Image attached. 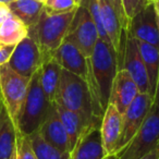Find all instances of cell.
<instances>
[{
  "label": "cell",
  "instance_id": "cell-31",
  "mask_svg": "<svg viewBox=\"0 0 159 159\" xmlns=\"http://www.w3.org/2000/svg\"><path fill=\"white\" fill-rule=\"evenodd\" d=\"M139 159H159V145L156 146L152 152H149L147 155H145Z\"/></svg>",
  "mask_w": 159,
  "mask_h": 159
},
{
  "label": "cell",
  "instance_id": "cell-9",
  "mask_svg": "<svg viewBox=\"0 0 159 159\" xmlns=\"http://www.w3.org/2000/svg\"><path fill=\"white\" fill-rule=\"evenodd\" d=\"M43 62L44 57L37 43L29 35L16 46L8 64L19 74L31 79L40 69Z\"/></svg>",
  "mask_w": 159,
  "mask_h": 159
},
{
  "label": "cell",
  "instance_id": "cell-10",
  "mask_svg": "<svg viewBox=\"0 0 159 159\" xmlns=\"http://www.w3.org/2000/svg\"><path fill=\"white\" fill-rule=\"evenodd\" d=\"M124 69L132 76L134 82L139 87V93H145L150 95V85L148 79L147 70L143 58L139 50L136 39L126 33L125 44H124V52L122 58V63L119 70ZM152 96V95H150Z\"/></svg>",
  "mask_w": 159,
  "mask_h": 159
},
{
  "label": "cell",
  "instance_id": "cell-3",
  "mask_svg": "<svg viewBox=\"0 0 159 159\" xmlns=\"http://www.w3.org/2000/svg\"><path fill=\"white\" fill-rule=\"evenodd\" d=\"M75 11L50 14L44 9L37 23L29 29V35L37 43L44 60L52 57L55 51L66 39Z\"/></svg>",
  "mask_w": 159,
  "mask_h": 159
},
{
  "label": "cell",
  "instance_id": "cell-38",
  "mask_svg": "<svg viewBox=\"0 0 159 159\" xmlns=\"http://www.w3.org/2000/svg\"><path fill=\"white\" fill-rule=\"evenodd\" d=\"M0 109H1V102H0Z\"/></svg>",
  "mask_w": 159,
  "mask_h": 159
},
{
  "label": "cell",
  "instance_id": "cell-34",
  "mask_svg": "<svg viewBox=\"0 0 159 159\" xmlns=\"http://www.w3.org/2000/svg\"><path fill=\"white\" fill-rule=\"evenodd\" d=\"M13 0H0V3H2V5H6V6H8L10 2H12Z\"/></svg>",
  "mask_w": 159,
  "mask_h": 159
},
{
  "label": "cell",
  "instance_id": "cell-4",
  "mask_svg": "<svg viewBox=\"0 0 159 159\" xmlns=\"http://www.w3.org/2000/svg\"><path fill=\"white\" fill-rule=\"evenodd\" d=\"M31 79L19 74L9 64L0 66V98L16 131L23 105L26 99Z\"/></svg>",
  "mask_w": 159,
  "mask_h": 159
},
{
  "label": "cell",
  "instance_id": "cell-6",
  "mask_svg": "<svg viewBox=\"0 0 159 159\" xmlns=\"http://www.w3.org/2000/svg\"><path fill=\"white\" fill-rule=\"evenodd\" d=\"M159 145V108L152 105L139 130L117 155V159H139Z\"/></svg>",
  "mask_w": 159,
  "mask_h": 159
},
{
  "label": "cell",
  "instance_id": "cell-26",
  "mask_svg": "<svg viewBox=\"0 0 159 159\" xmlns=\"http://www.w3.org/2000/svg\"><path fill=\"white\" fill-rule=\"evenodd\" d=\"M80 7L75 0H47L44 9L50 14H62L73 12Z\"/></svg>",
  "mask_w": 159,
  "mask_h": 159
},
{
  "label": "cell",
  "instance_id": "cell-24",
  "mask_svg": "<svg viewBox=\"0 0 159 159\" xmlns=\"http://www.w3.org/2000/svg\"><path fill=\"white\" fill-rule=\"evenodd\" d=\"M37 159H69L70 152H64L47 142L40 133L35 131L29 135Z\"/></svg>",
  "mask_w": 159,
  "mask_h": 159
},
{
  "label": "cell",
  "instance_id": "cell-2",
  "mask_svg": "<svg viewBox=\"0 0 159 159\" xmlns=\"http://www.w3.org/2000/svg\"><path fill=\"white\" fill-rule=\"evenodd\" d=\"M55 102L81 115L89 123H100L94 116L93 100L89 85L82 77L62 69Z\"/></svg>",
  "mask_w": 159,
  "mask_h": 159
},
{
  "label": "cell",
  "instance_id": "cell-35",
  "mask_svg": "<svg viewBox=\"0 0 159 159\" xmlns=\"http://www.w3.org/2000/svg\"><path fill=\"white\" fill-rule=\"evenodd\" d=\"M105 159H117V157L113 155V156H108V157H106Z\"/></svg>",
  "mask_w": 159,
  "mask_h": 159
},
{
  "label": "cell",
  "instance_id": "cell-21",
  "mask_svg": "<svg viewBox=\"0 0 159 159\" xmlns=\"http://www.w3.org/2000/svg\"><path fill=\"white\" fill-rule=\"evenodd\" d=\"M29 36V27L10 12L0 25V45L16 46Z\"/></svg>",
  "mask_w": 159,
  "mask_h": 159
},
{
  "label": "cell",
  "instance_id": "cell-17",
  "mask_svg": "<svg viewBox=\"0 0 159 159\" xmlns=\"http://www.w3.org/2000/svg\"><path fill=\"white\" fill-rule=\"evenodd\" d=\"M38 132L47 142L52 144L53 146L59 148L60 150L64 152H71L68 135H66L63 124H62L61 120L58 116L53 102L51 105L50 109H49V112L45 121L43 122L42 125L38 129Z\"/></svg>",
  "mask_w": 159,
  "mask_h": 159
},
{
  "label": "cell",
  "instance_id": "cell-27",
  "mask_svg": "<svg viewBox=\"0 0 159 159\" xmlns=\"http://www.w3.org/2000/svg\"><path fill=\"white\" fill-rule=\"evenodd\" d=\"M16 159H37L32 147L30 136L16 131Z\"/></svg>",
  "mask_w": 159,
  "mask_h": 159
},
{
  "label": "cell",
  "instance_id": "cell-32",
  "mask_svg": "<svg viewBox=\"0 0 159 159\" xmlns=\"http://www.w3.org/2000/svg\"><path fill=\"white\" fill-rule=\"evenodd\" d=\"M152 105L159 108V74H158V80H157L156 91H155V95H154V104Z\"/></svg>",
  "mask_w": 159,
  "mask_h": 159
},
{
  "label": "cell",
  "instance_id": "cell-8",
  "mask_svg": "<svg viewBox=\"0 0 159 159\" xmlns=\"http://www.w3.org/2000/svg\"><path fill=\"white\" fill-rule=\"evenodd\" d=\"M154 104L149 94L139 93L122 115V131L116 149V156L125 147L139 130Z\"/></svg>",
  "mask_w": 159,
  "mask_h": 159
},
{
  "label": "cell",
  "instance_id": "cell-37",
  "mask_svg": "<svg viewBox=\"0 0 159 159\" xmlns=\"http://www.w3.org/2000/svg\"><path fill=\"white\" fill-rule=\"evenodd\" d=\"M75 1H76V2H77V3H79V5H80V1H81V0H75Z\"/></svg>",
  "mask_w": 159,
  "mask_h": 159
},
{
  "label": "cell",
  "instance_id": "cell-40",
  "mask_svg": "<svg viewBox=\"0 0 159 159\" xmlns=\"http://www.w3.org/2000/svg\"><path fill=\"white\" fill-rule=\"evenodd\" d=\"M0 102H1V98H0Z\"/></svg>",
  "mask_w": 159,
  "mask_h": 159
},
{
  "label": "cell",
  "instance_id": "cell-25",
  "mask_svg": "<svg viewBox=\"0 0 159 159\" xmlns=\"http://www.w3.org/2000/svg\"><path fill=\"white\" fill-rule=\"evenodd\" d=\"M80 6L84 7L85 9L89 12L94 23L96 24V27H97L98 34H99V39L104 40L107 44L111 45L110 40H109L108 36H107L106 32H105V30H104V26H102L99 0H81V1H80Z\"/></svg>",
  "mask_w": 159,
  "mask_h": 159
},
{
  "label": "cell",
  "instance_id": "cell-13",
  "mask_svg": "<svg viewBox=\"0 0 159 159\" xmlns=\"http://www.w3.org/2000/svg\"><path fill=\"white\" fill-rule=\"evenodd\" d=\"M53 59L66 70L89 82V58L72 42L64 39L53 53Z\"/></svg>",
  "mask_w": 159,
  "mask_h": 159
},
{
  "label": "cell",
  "instance_id": "cell-5",
  "mask_svg": "<svg viewBox=\"0 0 159 159\" xmlns=\"http://www.w3.org/2000/svg\"><path fill=\"white\" fill-rule=\"evenodd\" d=\"M52 102L47 99L39 82L38 71L31 77L26 99L19 119L18 130L30 135L37 131L45 121Z\"/></svg>",
  "mask_w": 159,
  "mask_h": 159
},
{
  "label": "cell",
  "instance_id": "cell-16",
  "mask_svg": "<svg viewBox=\"0 0 159 159\" xmlns=\"http://www.w3.org/2000/svg\"><path fill=\"white\" fill-rule=\"evenodd\" d=\"M122 131V115L113 105L108 104L100 122V135L107 156H116Z\"/></svg>",
  "mask_w": 159,
  "mask_h": 159
},
{
  "label": "cell",
  "instance_id": "cell-7",
  "mask_svg": "<svg viewBox=\"0 0 159 159\" xmlns=\"http://www.w3.org/2000/svg\"><path fill=\"white\" fill-rule=\"evenodd\" d=\"M66 39L72 42L87 58L93 53L99 34L89 12L82 6L75 11Z\"/></svg>",
  "mask_w": 159,
  "mask_h": 159
},
{
  "label": "cell",
  "instance_id": "cell-18",
  "mask_svg": "<svg viewBox=\"0 0 159 159\" xmlns=\"http://www.w3.org/2000/svg\"><path fill=\"white\" fill-rule=\"evenodd\" d=\"M56 107V110L58 112L60 120L64 126V130L68 135L69 144H70V149L72 150L74 145L76 144L79 137L81 136L85 130L93 125H99L100 123H89L79 113L66 109L64 107L60 106L57 102H53Z\"/></svg>",
  "mask_w": 159,
  "mask_h": 159
},
{
  "label": "cell",
  "instance_id": "cell-28",
  "mask_svg": "<svg viewBox=\"0 0 159 159\" xmlns=\"http://www.w3.org/2000/svg\"><path fill=\"white\" fill-rule=\"evenodd\" d=\"M123 6L124 12H125L126 19L129 23L130 21L136 16L139 12H141L148 3L152 2V0H121Z\"/></svg>",
  "mask_w": 159,
  "mask_h": 159
},
{
  "label": "cell",
  "instance_id": "cell-11",
  "mask_svg": "<svg viewBox=\"0 0 159 159\" xmlns=\"http://www.w3.org/2000/svg\"><path fill=\"white\" fill-rule=\"evenodd\" d=\"M126 33L136 40L159 48V25L152 1L130 21Z\"/></svg>",
  "mask_w": 159,
  "mask_h": 159
},
{
  "label": "cell",
  "instance_id": "cell-20",
  "mask_svg": "<svg viewBox=\"0 0 159 159\" xmlns=\"http://www.w3.org/2000/svg\"><path fill=\"white\" fill-rule=\"evenodd\" d=\"M16 131L1 104L0 109V159H16Z\"/></svg>",
  "mask_w": 159,
  "mask_h": 159
},
{
  "label": "cell",
  "instance_id": "cell-15",
  "mask_svg": "<svg viewBox=\"0 0 159 159\" xmlns=\"http://www.w3.org/2000/svg\"><path fill=\"white\" fill-rule=\"evenodd\" d=\"M108 157L102 146L100 124L85 130L70 152L69 159H105Z\"/></svg>",
  "mask_w": 159,
  "mask_h": 159
},
{
  "label": "cell",
  "instance_id": "cell-23",
  "mask_svg": "<svg viewBox=\"0 0 159 159\" xmlns=\"http://www.w3.org/2000/svg\"><path fill=\"white\" fill-rule=\"evenodd\" d=\"M136 44L147 70L150 85V95L154 98L159 74V48L142 40H136Z\"/></svg>",
  "mask_w": 159,
  "mask_h": 159
},
{
  "label": "cell",
  "instance_id": "cell-29",
  "mask_svg": "<svg viewBox=\"0 0 159 159\" xmlns=\"http://www.w3.org/2000/svg\"><path fill=\"white\" fill-rule=\"evenodd\" d=\"M109 1H110L111 5L115 7L117 13L119 14L120 19H121L122 24H123V29L125 30V31H128V29H129V21H128V19H126L125 12H124L123 6H122V1H121V0H109Z\"/></svg>",
  "mask_w": 159,
  "mask_h": 159
},
{
  "label": "cell",
  "instance_id": "cell-39",
  "mask_svg": "<svg viewBox=\"0 0 159 159\" xmlns=\"http://www.w3.org/2000/svg\"><path fill=\"white\" fill-rule=\"evenodd\" d=\"M1 23H2V22H0V25H1Z\"/></svg>",
  "mask_w": 159,
  "mask_h": 159
},
{
  "label": "cell",
  "instance_id": "cell-12",
  "mask_svg": "<svg viewBox=\"0 0 159 159\" xmlns=\"http://www.w3.org/2000/svg\"><path fill=\"white\" fill-rule=\"evenodd\" d=\"M99 6L102 26L110 40L111 46L117 53L118 70H119L123 58L126 31L123 29L121 19L109 0H99Z\"/></svg>",
  "mask_w": 159,
  "mask_h": 159
},
{
  "label": "cell",
  "instance_id": "cell-1",
  "mask_svg": "<svg viewBox=\"0 0 159 159\" xmlns=\"http://www.w3.org/2000/svg\"><path fill=\"white\" fill-rule=\"evenodd\" d=\"M118 72L117 53L112 46L98 39L89 58V85L93 100L94 116L102 120L109 104L111 86Z\"/></svg>",
  "mask_w": 159,
  "mask_h": 159
},
{
  "label": "cell",
  "instance_id": "cell-41",
  "mask_svg": "<svg viewBox=\"0 0 159 159\" xmlns=\"http://www.w3.org/2000/svg\"><path fill=\"white\" fill-rule=\"evenodd\" d=\"M152 1H155V0H152Z\"/></svg>",
  "mask_w": 159,
  "mask_h": 159
},
{
  "label": "cell",
  "instance_id": "cell-22",
  "mask_svg": "<svg viewBox=\"0 0 159 159\" xmlns=\"http://www.w3.org/2000/svg\"><path fill=\"white\" fill-rule=\"evenodd\" d=\"M8 8L13 16L20 19L30 29L37 23L44 10V3L36 0H13L8 5Z\"/></svg>",
  "mask_w": 159,
  "mask_h": 159
},
{
  "label": "cell",
  "instance_id": "cell-36",
  "mask_svg": "<svg viewBox=\"0 0 159 159\" xmlns=\"http://www.w3.org/2000/svg\"><path fill=\"white\" fill-rule=\"evenodd\" d=\"M36 1H38V2H42V3H45L47 0H36Z\"/></svg>",
  "mask_w": 159,
  "mask_h": 159
},
{
  "label": "cell",
  "instance_id": "cell-33",
  "mask_svg": "<svg viewBox=\"0 0 159 159\" xmlns=\"http://www.w3.org/2000/svg\"><path fill=\"white\" fill-rule=\"evenodd\" d=\"M152 3H154V8H155V11H156L157 19H158V25H159V0H155V1H152Z\"/></svg>",
  "mask_w": 159,
  "mask_h": 159
},
{
  "label": "cell",
  "instance_id": "cell-19",
  "mask_svg": "<svg viewBox=\"0 0 159 159\" xmlns=\"http://www.w3.org/2000/svg\"><path fill=\"white\" fill-rule=\"evenodd\" d=\"M62 68L53 57L44 60L42 66L38 70L39 73V82L42 89L46 95L47 99L50 102H55L56 94L58 91L60 82Z\"/></svg>",
  "mask_w": 159,
  "mask_h": 159
},
{
  "label": "cell",
  "instance_id": "cell-30",
  "mask_svg": "<svg viewBox=\"0 0 159 159\" xmlns=\"http://www.w3.org/2000/svg\"><path fill=\"white\" fill-rule=\"evenodd\" d=\"M16 46H6L0 45V66L9 63V60L13 53Z\"/></svg>",
  "mask_w": 159,
  "mask_h": 159
},
{
  "label": "cell",
  "instance_id": "cell-14",
  "mask_svg": "<svg viewBox=\"0 0 159 159\" xmlns=\"http://www.w3.org/2000/svg\"><path fill=\"white\" fill-rule=\"evenodd\" d=\"M139 94V87L129 72L124 69L118 70L111 86L109 104L113 105L121 115Z\"/></svg>",
  "mask_w": 159,
  "mask_h": 159
}]
</instances>
